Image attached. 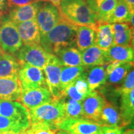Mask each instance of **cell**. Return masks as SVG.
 I'll list each match as a JSON object with an SVG mask.
<instances>
[{"mask_svg": "<svg viewBox=\"0 0 134 134\" xmlns=\"http://www.w3.org/2000/svg\"><path fill=\"white\" fill-rule=\"evenodd\" d=\"M77 26L62 16L50 31L41 36V46L47 52L55 55L67 47L76 46Z\"/></svg>", "mask_w": 134, "mask_h": 134, "instance_id": "6da1fadb", "label": "cell"}, {"mask_svg": "<svg viewBox=\"0 0 134 134\" xmlns=\"http://www.w3.org/2000/svg\"><path fill=\"white\" fill-rule=\"evenodd\" d=\"M30 124L42 123L54 129L66 119L65 112V96L53 99L49 103L43 104L28 110Z\"/></svg>", "mask_w": 134, "mask_h": 134, "instance_id": "7a4b0ae2", "label": "cell"}, {"mask_svg": "<svg viewBox=\"0 0 134 134\" xmlns=\"http://www.w3.org/2000/svg\"><path fill=\"white\" fill-rule=\"evenodd\" d=\"M59 10L64 18L76 26L96 27L97 14L83 0H61Z\"/></svg>", "mask_w": 134, "mask_h": 134, "instance_id": "3957f363", "label": "cell"}, {"mask_svg": "<svg viewBox=\"0 0 134 134\" xmlns=\"http://www.w3.org/2000/svg\"><path fill=\"white\" fill-rule=\"evenodd\" d=\"M0 20V47L5 52L15 55L23 46L16 23L9 16L1 17Z\"/></svg>", "mask_w": 134, "mask_h": 134, "instance_id": "277c9868", "label": "cell"}, {"mask_svg": "<svg viewBox=\"0 0 134 134\" xmlns=\"http://www.w3.org/2000/svg\"><path fill=\"white\" fill-rule=\"evenodd\" d=\"M14 55L21 65L27 64L43 70L54 55L47 52L41 45L26 44Z\"/></svg>", "mask_w": 134, "mask_h": 134, "instance_id": "5b68a950", "label": "cell"}, {"mask_svg": "<svg viewBox=\"0 0 134 134\" xmlns=\"http://www.w3.org/2000/svg\"><path fill=\"white\" fill-rule=\"evenodd\" d=\"M62 18L59 9L48 1H41L36 18L41 36L48 32Z\"/></svg>", "mask_w": 134, "mask_h": 134, "instance_id": "8992f818", "label": "cell"}, {"mask_svg": "<svg viewBox=\"0 0 134 134\" xmlns=\"http://www.w3.org/2000/svg\"><path fill=\"white\" fill-rule=\"evenodd\" d=\"M62 66L57 57L53 55L43 69L48 88L54 99H60L64 96L60 84V74Z\"/></svg>", "mask_w": 134, "mask_h": 134, "instance_id": "52a82bcc", "label": "cell"}, {"mask_svg": "<svg viewBox=\"0 0 134 134\" xmlns=\"http://www.w3.org/2000/svg\"><path fill=\"white\" fill-rule=\"evenodd\" d=\"M21 88H36L48 87L43 70L37 67L24 64L18 71Z\"/></svg>", "mask_w": 134, "mask_h": 134, "instance_id": "ba28073f", "label": "cell"}, {"mask_svg": "<svg viewBox=\"0 0 134 134\" xmlns=\"http://www.w3.org/2000/svg\"><path fill=\"white\" fill-rule=\"evenodd\" d=\"M21 96L18 102L26 107L27 110L49 103L54 99L48 87L21 88Z\"/></svg>", "mask_w": 134, "mask_h": 134, "instance_id": "9c48e42d", "label": "cell"}, {"mask_svg": "<svg viewBox=\"0 0 134 134\" xmlns=\"http://www.w3.org/2000/svg\"><path fill=\"white\" fill-rule=\"evenodd\" d=\"M57 129L74 134H99L102 126L88 119H66L58 125Z\"/></svg>", "mask_w": 134, "mask_h": 134, "instance_id": "30bf717a", "label": "cell"}, {"mask_svg": "<svg viewBox=\"0 0 134 134\" xmlns=\"http://www.w3.org/2000/svg\"><path fill=\"white\" fill-rule=\"evenodd\" d=\"M105 101V97L100 92L92 91L81 103L84 118L97 122Z\"/></svg>", "mask_w": 134, "mask_h": 134, "instance_id": "8fae6325", "label": "cell"}, {"mask_svg": "<svg viewBox=\"0 0 134 134\" xmlns=\"http://www.w3.org/2000/svg\"><path fill=\"white\" fill-rule=\"evenodd\" d=\"M0 115L30 124L27 109L16 100L0 99Z\"/></svg>", "mask_w": 134, "mask_h": 134, "instance_id": "7c38bea8", "label": "cell"}, {"mask_svg": "<svg viewBox=\"0 0 134 134\" xmlns=\"http://www.w3.org/2000/svg\"><path fill=\"white\" fill-rule=\"evenodd\" d=\"M97 123L105 127H125L120 110L117 106L106 100L102 109Z\"/></svg>", "mask_w": 134, "mask_h": 134, "instance_id": "4fadbf2b", "label": "cell"}, {"mask_svg": "<svg viewBox=\"0 0 134 134\" xmlns=\"http://www.w3.org/2000/svg\"><path fill=\"white\" fill-rule=\"evenodd\" d=\"M86 78V70L63 91V96L82 102L91 93Z\"/></svg>", "mask_w": 134, "mask_h": 134, "instance_id": "5bb4252c", "label": "cell"}, {"mask_svg": "<svg viewBox=\"0 0 134 134\" xmlns=\"http://www.w3.org/2000/svg\"><path fill=\"white\" fill-rule=\"evenodd\" d=\"M41 1H36L21 6H10L8 10L9 19L16 24L36 19Z\"/></svg>", "mask_w": 134, "mask_h": 134, "instance_id": "9a60e30c", "label": "cell"}, {"mask_svg": "<svg viewBox=\"0 0 134 134\" xmlns=\"http://www.w3.org/2000/svg\"><path fill=\"white\" fill-rule=\"evenodd\" d=\"M16 26L24 45H41V33L36 19L18 23Z\"/></svg>", "mask_w": 134, "mask_h": 134, "instance_id": "2e32d148", "label": "cell"}, {"mask_svg": "<svg viewBox=\"0 0 134 134\" xmlns=\"http://www.w3.org/2000/svg\"><path fill=\"white\" fill-rule=\"evenodd\" d=\"M21 65L14 55L6 53L0 47V78H18Z\"/></svg>", "mask_w": 134, "mask_h": 134, "instance_id": "e0dca14e", "label": "cell"}, {"mask_svg": "<svg viewBox=\"0 0 134 134\" xmlns=\"http://www.w3.org/2000/svg\"><path fill=\"white\" fill-rule=\"evenodd\" d=\"M105 50L99 48L96 45L81 52L82 65L85 68L103 65L108 63Z\"/></svg>", "mask_w": 134, "mask_h": 134, "instance_id": "ac0fdd59", "label": "cell"}, {"mask_svg": "<svg viewBox=\"0 0 134 134\" xmlns=\"http://www.w3.org/2000/svg\"><path fill=\"white\" fill-rule=\"evenodd\" d=\"M21 93V85L18 78H0V99L18 101Z\"/></svg>", "mask_w": 134, "mask_h": 134, "instance_id": "d6986e66", "label": "cell"}, {"mask_svg": "<svg viewBox=\"0 0 134 134\" xmlns=\"http://www.w3.org/2000/svg\"><path fill=\"white\" fill-rule=\"evenodd\" d=\"M114 45L133 46V28L129 23H114Z\"/></svg>", "mask_w": 134, "mask_h": 134, "instance_id": "ffe728a7", "label": "cell"}, {"mask_svg": "<svg viewBox=\"0 0 134 134\" xmlns=\"http://www.w3.org/2000/svg\"><path fill=\"white\" fill-rule=\"evenodd\" d=\"M96 28L86 26H77L76 47L80 52L95 46L96 39Z\"/></svg>", "mask_w": 134, "mask_h": 134, "instance_id": "44dd1931", "label": "cell"}, {"mask_svg": "<svg viewBox=\"0 0 134 134\" xmlns=\"http://www.w3.org/2000/svg\"><path fill=\"white\" fill-rule=\"evenodd\" d=\"M105 53L108 63L114 61L133 63L134 52L133 46L113 45L105 52Z\"/></svg>", "mask_w": 134, "mask_h": 134, "instance_id": "7402d4cb", "label": "cell"}, {"mask_svg": "<svg viewBox=\"0 0 134 134\" xmlns=\"http://www.w3.org/2000/svg\"><path fill=\"white\" fill-rule=\"evenodd\" d=\"M55 55L63 66H83L81 52L75 47H67L62 48Z\"/></svg>", "mask_w": 134, "mask_h": 134, "instance_id": "603a6c76", "label": "cell"}, {"mask_svg": "<svg viewBox=\"0 0 134 134\" xmlns=\"http://www.w3.org/2000/svg\"><path fill=\"white\" fill-rule=\"evenodd\" d=\"M96 46L105 51H107L114 45V32L113 24H98L96 28Z\"/></svg>", "mask_w": 134, "mask_h": 134, "instance_id": "cb8c5ba5", "label": "cell"}, {"mask_svg": "<svg viewBox=\"0 0 134 134\" xmlns=\"http://www.w3.org/2000/svg\"><path fill=\"white\" fill-rule=\"evenodd\" d=\"M86 78L89 87L91 91L105 85L107 78L105 65L86 68Z\"/></svg>", "mask_w": 134, "mask_h": 134, "instance_id": "d4e9b609", "label": "cell"}, {"mask_svg": "<svg viewBox=\"0 0 134 134\" xmlns=\"http://www.w3.org/2000/svg\"><path fill=\"white\" fill-rule=\"evenodd\" d=\"M120 112L125 126L133 122L134 115V90L128 93L121 94Z\"/></svg>", "mask_w": 134, "mask_h": 134, "instance_id": "484cf974", "label": "cell"}, {"mask_svg": "<svg viewBox=\"0 0 134 134\" xmlns=\"http://www.w3.org/2000/svg\"><path fill=\"white\" fill-rule=\"evenodd\" d=\"M133 68V63L121 62L114 69L107 74L105 83L109 85H118Z\"/></svg>", "mask_w": 134, "mask_h": 134, "instance_id": "4316f807", "label": "cell"}, {"mask_svg": "<svg viewBox=\"0 0 134 134\" xmlns=\"http://www.w3.org/2000/svg\"><path fill=\"white\" fill-rule=\"evenodd\" d=\"M86 70L84 66H65L62 68L60 74V84L63 91L68 85L75 81Z\"/></svg>", "mask_w": 134, "mask_h": 134, "instance_id": "83f0119b", "label": "cell"}, {"mask_svg": "<svg viewBox=\"0 0 134 134\" xmlns=\"http://www.w3.org/2000/svg\"><path fill=\"white\" fill-rule=\"evenodd\" d=\"M133 12L134 11H132L122 0H118L110 19L109 24L122 23H129L132 16L133 15Z\"/></svg>", "mask_w": 134, "mask_h": 134, "instance_id": "f1b7e54d", "label": "cell"}, {"mask_svg": "<svg viewBox=\"0 0 134 134\" xmlns=\"http://www.w3.org/2000/svg\"><path fill=\"white\" fill-rule=\"evenodd\" d=\"M118 0H104L100 4L97 13L96 21L98 24L109 23Z\"/></svg>", "mask_w": 134, "mask_h": 134, "instance_id": "f546056e", "label": "cell"}, {"mask_svg": "<svg viewBox=\"0 0 134 134\" xmlns=\"http://www.w3.org/2000/svg\"><path fill=\"white\" fill-rule=\"evenodd\" d=\"M30 124L0 115V132L13 131L20 133L26 130Z\"/></svg>", "mask_w": 134, "mask_h": 134, "instance_id": "4dcf8cb0", "label": "cell"}, {"mask_svg": "<svg viewBox=\"0 0 134 134\" xmlns=\"http://www.w3.org/2000/svg\"><path fill=\"white\" fill-rule=\"evenodd\" d=\"M82 102L65 96V112L66 119L84 118Z\"/></svg>", "mask_w": 134, "mask_h": 134, "instance_id": "1f68e13d", "label": "cell"}, {"mask_svg": "<svg viewBox=\"0 0 134 134\" xmlns=\"http://www.w3.org/2000/svg\"><path fill=\"white\" fill-rule=\"evenodd\" d=\"M121 86L116 88L115 91L117 93L121 94L122 93H128L134 88V71L132 69L129 72L125 78L121 83Z\"/></svg>", "mask_w": 134, "mask_h": 134, "instance_id": "d6a6232c", "label": "cell"}, {"mask_svg": "<svg viewBox=\"0 0 134 134\" xmlns=\"http://www.w3.org/2000/svg\"><path fill=\"white\" fill-rule=\"evenodd\" d=\"M29 129L32 134H57L58 131V130L42 123L31 124Z\"/></svg>", "mask_w": 134, "mask_h": 134, "instance_id": "836d02e7", "label": "cell"}, {"mask_svg": "<svg viewBox=\"0 0 134 134\" xmlns=\"http://www.w3.org/2000/svg\"><path fill=\"white\" fill-rule=\"evenodd\" d=\"M124 127H113L102 126L99 134H124Z\"/></svg>", "mask_w": 134, "mask_h": 134, "instance_id": "e575fe53", "label": "cell"}, {"mask_svg": "<svg viewBox=\"0 0 134 134\" xmlns=\"http://www.w3.org/2000/svg\"><path fill=\"white\" fill-rule=\"evenodd\" d=\"M86 3L94 13L97 14L100 4L104 0H86Z\"/></svg>", "mask_w": 134, "mask_h": 134, "instance_id": "d590c367", "label": "cell"}, {"mask_svg": "<svg viewBox=\"0 0 134 134\" xmlns=\"http://www.w3.org/2000/svg\"><path fill=\"white\" fill-rule=\"evenodd\" d=\"M37 0H8L10 6H21L31 3Z\"/></svg>", "mask_w": 134, "mask_h": 134, "instance_id": "8d00e7d4", "label": "cell"}, {"mask_svg": "<svg viewBox=\"0 0 134 134\" xmlns=\"http://www.w3.org/2000/svg\"><path fill=\"white\" fill-rule=\"evenodd\" d=\"M10 8L8 0H0V10L3 13H7Z\"/></svg>", "mask_w": 134, "mask_h": 134, "instance_id": "74e56055", "label": "cell"}, {"mask_svg": "<svg viewBox=\"0 0 134 134\" xmlns=\"http://www.w3.org/2000/svg\"><path fill=\"white\" fill-rule=\"evenodd\" d=\"M132 11H134V0H122Z\"/></svg>", "mask_w": 134, "mask_h": 134, "instance_id": "f35d334b", "label": "cell"}, {"mask_svg": "<svg viewBox=\"0 0 134 134\" xmlns=\"http://www.w3.org/2000/svg\"><path fill=\"white\" fill-rule=\"evenodd\" d=\"M48 2L52 3L53 6L57 7L58 9H60V3H61V0H48Z\"/></svg>", "mask_w": 134, "mask_h": 134, "instance_id": "ab89813d", "label": "cell"}, {"mask_svg": "<svg viewBox=\"0 0 134 134\" xmlns=\"http://www.w3.org/2000/svg\"><path fill=\"white\" fill-rule=\"evenodd\" d=\"M124 134H134V131L133 129H127L126 131L124 132Z\"/></svg>", "mask_w": 134, "mask_h": 134, "instance_id": "60d3db41", "label": "cell"}, {"mask_svg": "<svg viewBox=\"0 0 134 134\" xmlns=\"http://www.w3.org/2000/svg\"><path fill=\"white\" fill-rule=\"evenodd\" d=\"M57 134H74V133H69V132H67L63 131V130H58V131H57Z\"/></svg>", "mask_w": 134, "mask_h": 134, "instance_id": "b9f144b4", "label": "cell"}, {"mask_svg": "<svg viewBox=\"0 0 134 134\" xmlns=\"http://www.w3.org/2000/svg\"><path fill=\"white\" fill-rule=\"evenodd\" d=\"M1 134H19V133H17V132H13V131H8V132H1Z\"/></svg>", "mask_w": 134, "mask_h": 134, "instance_id": "7bdbcfd3", "label": "cell"}, {"mask_svg": "<svg viewBox=\"0 0 134 134\" xmlns=\"http://www.w3.org/2000/svg\"><path fill=\"white\" fill-rule=\"evenodd\" d=\"M22 133H23V134H32V132L30 131L29 127H28V128L26 130H24V131H23Z\"/></svg>", "mask_w": 134, "mask_h": 134, "instance_id": "ee69618b", "label": "cell"}, {"mask_svg": "<svg viewBox=\"0 0 134 134\" xmlns=\"http://www.w3.org/2000/svg\"><path fill=\"white\" fill-rule=\"evenodd\" d=\"M4 14H6V13H3L2 11H1V10H0V18H1V17H2Z\"/></svg>", "mask_w": 134, "mask_h": 134, "instance_id": "f6af8a7d", "label": "cell"}, {"mask_svg": "<svg viewBox=\"0 0 134 134\" xmlns=\"http://www.w3.org/2000/svg\"><path fill=\"white\" fill-rule=\"evenodd\" d=\"M37 1H48V0H37Z\"/></svg>", "mask_w": 134, "mask_h": 134, "instance_id": "bcb514c9", "label": "cell"}, {"mask_svg": "<svg viewBox=\"0 0 134 134\" xmlns=\"http://www.w3.org/2000/svg\"><path fill=\"white\" fill-rule=\"evenodd\" d=\"M1 132H0V134H1Z\"/></svg>", "mask_w": 134, "mask_h": 134, "instance_id": "7dc6e473", "label": "cell"}, {"mask_svg": "<svg viewBox=\"0 0 134 134\" xmlns=\"http://www.w3.org/2000/svg\"><path fill=\"white\" fill-rule=\"evenodd\" d=\"M83 1H85V0H83Z\"/></svg>", "mask_w": 134, "mask_h": 134, "instance_id": "c3c4849f", "label": "cell"}, {"mask_svg": "<svg viewBox=\"0 0 134 134\" xmlns=\"http://www.w3.org/2000/svg\"></svg>", "mask_w": 134, "mask_h": 134, "instance_id": "681fc988", "label": "cell"}]
</instances>
